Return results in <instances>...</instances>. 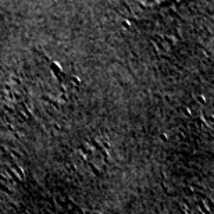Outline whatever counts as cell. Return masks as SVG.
I'll return each instance as SVG.
<instances>
[{"instance_id":"obj_1","label":"cell","mask_w":214,"mask_h":214,"mask_svg":"<svg viewBox=\"0 0 214 214\" xmlns=\"http://www.w3.org/2000/svg\"><path fill=\"white\" fill-rule=\"evenodd\" d=\"M90 142H92V145H93V146H95V147H96V149H98V150H99V152H102V153H103V155H104V159H106V160H107V159H108V155H107V153H106V150H104V149H103V147H102V146H100V145H99V143H98V142H96V141H95V139H90Z\"/></svg>"},{"instance_id":"obj_2","label":"cell","mask_w":214,"mask_h":214,"mask_svg":"<svg viewBox=\"0 0 214 214\" xmlns=\"http://www.w3.org/2000/svg\"><path fill=\"white\" fill-rule=\"evenodd\" d=\"M65 200H67V202H68V203H70V204H71V206H72V207H74V210H76V212H78V214H84V210H82V209H81V207H79V206H78V204H76V203H75V202H72V200H71V199H70V198H65Z\"/></svg>"},{"instance_id":"obj_3","label":"cell","mask_w":214,"mask_h":214,"mask_svg":"<svg viewBox=\"0 0 214 214\" xmlns=\"http://www.w3.org/2000/svg\"><path fill=\"white\" fill-rule=\"evenodd\" d=\"M11 164H13L14 170L17 171V174H18V177H20V178H21V179H24V178H25V174H24V171H22V168H21V167H18V165H17L14 161H11Z\"/></svg>"},{"instance_id":"obj_4","label":"cell","mask_w":214,"mask_h":214,"mask_svg":"<svg viewBox=\"0 0 214 214\" xmlns=\"http://www.w3.org/2000/svg\"><path fill=\"white\" fill-rule=\"evenodd\" d=\"M50 68L56 71V72H54V75H56V76H59V72H61V68H60V65L56 64V63H53V61L50 63Z\"/></svg>"},{"instance_id":"obj_5","label":"cell","mask_w":214,"mask_h":214,"mask_svg":"<svg viewBox=\"0 0 214 214\" xmlns=\"http://www.w3.org/2000/svg\"><path fill=\"white\" fill-rule=\"evenodd\" d=\"M198 203H199V209H200L204 214H212V212H210V210L206 209V206H204V202H203V200H199Z\"/></svg>"},{"instance_id":"obj_6","label":"cell","mask_w":214,"mask_h":214,"mask_svg":"<svg viewBox=\"0 0 214 214\" xmlns=\"http://www.w3.org/2000/svg\"><path fill=\"white\" fill-rule=\"evenodd\" d=\"M88 164H89V167H90V168H92V171H93V174H95V175H98V177H102L100 171H99V170H98V168H96V167H95V165H93V164H92V163H90V161H88Z\"/></svg>"},{"instance_id":"obj_7","label":"cell","mask_w":214,"mask_h":214,"mask_svg":"<svg viewBox=\"0 0 214 214\" xmlns=\"http://www.w3.org/2000/svg\"><path fill=\"white\" fill-rule=\"evenodd\" d=\"M4 168H6V171H7V173L10 174L11 177H13V179H14V181H20V178H18V177L15 175V174H14V171L11 170V168H8V167H4Z\"/></svg>"},{"instance_id":"obj_8","label":"cell","mask_w":214,"mask_h":214,"mask_svg":"<svg viewBox=\"0 0 214 214\" xmlns=\"http://www.w3.org/2000/svg\"><path fill=\"white\" fill-rule=\"evenodd\" d=\"M43 100H46V102H49V103H52V104H54V107L56 108H60V106H59V103H57L56 100H53V99H49V98H46V96H43Z\"/></svg>"},{"instance_id":"obj_9","label":"cell","mask_w":214,"mask_h":214,"mask_svg":"<svg viewBox=\"0 0 214 214\" xmlns=\"http://www.w3.org/2000/svg\"><path fill=\"white\" fill-rule=\"evenodd\" d=\"M0 189H3V190H4V192L6 193H8V195H13V190H11V189H8V188H6V186H3V185L2 184H0Z\"/></svg>"},{"instance_id":"obj_10","label":"cell","mask_w":214,"mask_h":214,"mask_svg":"<svg viewBox=\"0 0 214 214\" xmlns=\"http://www.w3.org/2000/svg\"><path fill=\"white\" fill-rule=\"evenodd\" d=\"M72 82H75V85H79V81L76 78H72Z\"/></svg>"},{"instance_id":"obj_11","label":"cell","mask_w":214,"mask_h":214,"mask_svg":"<svg viewBox=\"0 0 214 214\" xmlns=\"http://www.w3.org/2000/svg\"><path fill=\"white\" fill-rule=\"evenodd\" d=\"M122 25H124V27H125V28H127V29H128V27H129V24H128V22H125V21H124V22H122Z\"/></svg>"},{"instance_id":"obj_12","label":"cell","mask_w":214,"mask_h":214,"mask_svg":"<svg viewBox=\"0 0 214 214\" xmlns=\"http://www.w3.org/2000/svg\"><path fill=\"white\" fill-rule=\"evenodd\" d=\"M198 99H199V100H200V102H202V103H203V104L206 103V102H204V99H203V98H198Z\"/></svg>"},{"instance_id":"obj_13","label":"cell","mask_w":214,"mask_h":214,"mask_svg":"<svg viewBox=\"0 0 214 214\" xmlns=\"http://www.w3.org/2000/svg\"><path fill=\"white\" fill-rule=\"evenodd\" d=\"M0 179H2V181H4V182H7V179H6L4 177H2V175H0Z\"/></svg>"}]
</instances>
